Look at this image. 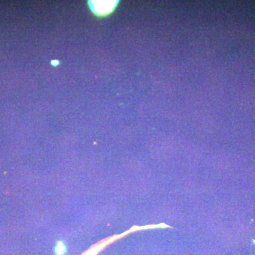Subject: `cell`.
Here are the masks:
<instances>
[{
    "label": "cell",
    "instance_id": "obj_1",
    "mask_svg": "<svg viewBox=\"0 0 255 255\" xmlns=\"http://www.w3.org/2000/svg\"><path fill=\"white\" fill-rule=\"evenodd\" d=\"M93 4V9L98 13H108L111 11L116 4V1H94Z\"/></svg>",
    "mask_w": 255,
    "mask_h": 255
},
{
    "label": "cell",
    "instance_id": "obj_2",
    "mask_svg": "<svg viewBox=\"0 0 255 255\" xmlns=\"http://www.w3.org/2000/svg\"><path fill=\"white\" fill-rule=\"evenodd\" d=\"M66 251L65 246L63 245L62 242H58L55 247V252L57 255H62L63 253H65Z\"/></svg>",
    "mask_w": 255,
    "mask_h": 255
}]
</instances>
